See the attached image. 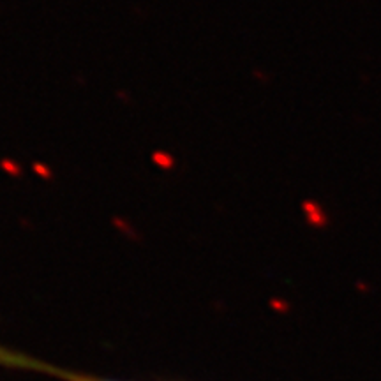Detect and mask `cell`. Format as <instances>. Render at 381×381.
Wrapping results in <instances>:
<instances>
[{"label": "cell", "mask_w": 381, "mask_h": 381, "mask_svg": "<svg viewBox=\"0 0 381 381\" xmlns=\"http://www.w3.org/2000/svg\"><path fill=\"white\" fill-rule=\"evenodd\" d=\"M0 364L9 365V367H20V369H30V371H39L44 374H52L55 378H60L64 381H117V380H106V378H97L90 376V374H80V373H71L65 369L55 367V365L44 364L35 358H29V356L22 355V353H14L0 348Z\"/></svg>", "instance_id": "1"}]
</instances>
